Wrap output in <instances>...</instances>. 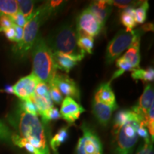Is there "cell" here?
<instances>
[{"label": "cell", "instance_id": "5bb4252c", "mask_svg": "<svg viewBox=\"0 0 154 154\" xmlns=\"http://www.w3.org/2000/svg\"><path fill=\"white\" fill-rule=\"evenodd\" d=\"M111 6L112 5H111L110 1L99 0V1L92 2L88 8L93 13L102 27H103L108 17L112 10Z\"/></svg>", "mask_w": 154, "mask_h": 154}, {"label": "cell", "instance_id": "d6986e66", "mask_svg": "<svg viewBox=\"0 0 154 154\" xmlns=\"http://www.w3.org/2000/svg\"><path fill=\"white\" fill-rule=\"evenodd\" d=\"M120 20L122 24L126 26V30L131 31L136 27L137 24L135 21V9L134 7L125 9L121 13Z\"/></svg>", "mask_w": 154, "mask_h": 154}, {"label": "cell", "instance_id": "1f68e13d", "mask_svg": "<svg viewBox=\"0 0 154 154\" xmlns=\"http://www.w3.org/2000/svg\"><path fill=\"white\" fill-rule=\"evenodd\" d=\"M11 135L12 134L8 126L3 121L0 120V140H5L7 142L10 141Z\"/></svg>", "mask_w": 154, "mask_h": 154}, {"label": "cell", "instance_id": "7a4b0ae2", "mask_svg": "<svg viewBox=\"0 0 154 154\" xmlns=\"http://www.w3.org/2000/svg\"><path fill=\"white\" fill-rule=\"evenodd\" d=\"M32 73L48 85H50L57 73L53 52L47 42L42 37L36 38L32 48Z\"/></svg>", "mask_w": 154, "mask_h": 154}, {"label": "cell", "instance_id": "484cf974", "mask_svg": "<svg viewBox=\"0 0 154 154\" xmlns=\"http://www.w3.org/2000/svg\"><path fill=\"white\" fill-rule=\"evenodd\" d=\"M149 8V2L148 1H145L143 2L138 8L135 9V21L136 24H143L146 22Z\"/></svg>", "mask_w": 154, "mask_h": 154}, {"label": "cell", "instance_id": "277c9868", "mask_svg": "<svg viewBox=\"0 0 154 154\" xmlns=\"http://www.w3.org/2000/svg\"><path fill=\"white\" fill-rule=\"evenodd\" d=\"M52 14L53 12L48 7L47 3L40 6L34 11L33 15L23 28L24 32L22 40L19 43L16 44L14 48L15 52L21 57H24L32 49L36 40L40 26Z\"/></svg>", "mask_w": 154, "mask_h": 154}, {"label": "cell", "instance_id": "9a60e30c", "mask_svg": "<svg viewBox=\"0 0 154 154\" xmlns=\"http://www.w3.org/2000/svg\"><path fill=\"white\" fill-rule=\"evenodd\" d=\"M53 56L57 69H60L66 73L70 72L84 57L66 54L60 52H54Z\"/></svg>", "mask_w": 154, "mask_h": 154}, {"label": "cell", "instance_id": "52a82bcc", "mask_svg": "<svg viewBox=\"0 0 154 154\" xmlns=\"http://www.w3.org/2000/svg\"><path fill=\"white\" fill-rule=\"evenodd\" d=\"M82 136L79 139L75 154H103V146L96 133L86 124H82Z\"/></svg>", "mask_w": 154, "mask_h": 154}, {"label": "cell", "instance_id": "2e32d148", "mask_svg": "<svg viewBox=\"0 0 154 154\" xmlns=\"http://www.w3.org/2000/svg\"><path fill=\"white\" fill-rule=\"evenodd\" d=\"M94 100L108 106H115L117 104L116 102L115 94L110 86V82L104 83L99 86L96 92Z\"/></svg>", "mask_w": 154, "mask_h": 154}, {"label": "cell", "instance_id": "74e56055", "mask_svg": "<svg viewBox=\"0 0 154 154\" xmlns=\"http://www.w3.org/2000/svg\"><path fill=\"white\" fill-rule=\"evenodd\" d=\"M4 33H5L6 37L8 38L9 40H10L11 42H14L15 39V30L14 28V26H11V27L7 29L4 31Z\"/></svg>", "mask_w": 154, "mask_h": 154}, {"label": "cell", "instance_id": "8d00e7d4", "mask_svg": "<svg viewBox=\"0 0 154 154\" xmlns=\"http://www.w3.org/2000/svg\"><path fill=\"white\" fill-rule=\"evenodd\" d=\"M14 28L15 30V39L14 42L16 43H19L22 40L23 38V32H24V29L22 27L17 26V25L14 24Z\"/></svg>", "mask_w": 154, "mask_h": 154}, {"label": "cell", "instance_id": "603a6c76", "mask_svg": "<svg viewBox=\"0 0 154 154\" xmlns=\"http://www.w3.org/2000/svg\"><path fill=\"white\" fill-rule=\"evenodd\" d=\"M132 113L133 111L131 110H121L116 114L113 122V133H115L120 127L129 120Z\"/></svg>", "mask_w": 154, "mask_h": 154}, {"label": "cell", "instance_id": "e575fe53", "mask_svg": "<svg viewBox=\"0 0 154 154\" xmlns=\"http://www.w3.org/2000/svg\"><path fill=\"white\" fill-rule=\"evenodd\" d=\"M10 17L13 24L14 25H17V26H20V27L24 28V26L26 24V22H27V20H26V18H25V17L23 16L22 13H20L19 11L18 13H17L16 14L13 15V16H11Z\"/></svg>", "mask_w": 154, "mask_h": 154}, {"label": "cell", "instance_id": "9c48e42d", "mask_svg": "<svg viewBox=\"0 0 154 154\" xmlns=\"http://www.w3.org/2000/svg\"><path fill=\"white\" fill-rule=\"evenodd\" d=\"M38 82V79L33 73L22 77L12 86L13 94L22 101L31 99L33 97Z\"/></svg>", "mask_w": 154, "mask_h": 154}, {"label": "cell", "instance_id": "d590c367", "mask_svg": "<svg viewBox=\"0 0 154 154\" xmlns=\"http://www.w3.org/2000/svg\"><path fill=\"white\" fill-rule=\"evenodd\" d=\"M137 133L138 136H140V137L144 138V140L150 138L149 134H148V130L145 126V124H144V121H141V123H140V126L137 130Z\"/></svg>", "mask_w": 154, "mask_h": 154}, {"label": "cell", "instance_id": "f1b7e54d", "mask_svg": "<svg viewBox=\"0 0 154 154\" xmlns=\"http://www.w3.org/2000/svg\"><path fill=\"white\" fill-rule=\"evenodd\" d=\"M61 118V116L60 112L58 110V109L53 107L52 109H50L48 112L46 113L42 117V120L44 124H47L49 121L57 120V119H59Z\"/></svg>", "mask_w": 154, "mask_h": 154}, {"label": "cell", "instance_id": "3957f363", "mask_svg": "<svg viewBox=\"0 0 154 154\" xmlns=\"http://www.w3.org/2000/svg\"><path fill=\"white\" fill-rule=\"evenodd\" d=\"M79 34L73 24H64L57 28L48 39L47 44L52 52L84 57L85 52L77 46Z\"/></svg>", "mask_w": 154, "mask_h": 154}, {"label": "cell", "instance_id": "ffe728a7", "mask_svg": "<svg viewBox=\"0 0 154 154\" xmlns=\"http://www.w3.org/2000/svg\"><path fill=\"white\" fill-rule=\"evenodd\" d=\"M19 12L17 2L15 0H0V14L11 17Z\"/></svg>", "mask_w": 154, "mask_h": 154}, {"label": "cell", "instance_id": "cb8c5ba5", "mask_svg": "<svg viewBox=\"0 0 154 154\" xmlns=\"http://www.w3.org/2000/svg\"><path fill=\"white\" fill-rule=\"evenodd\" d=\"M77 46L84 52L92 54L94 48V38L90 36H79L77 39Z\"/></svg>", "mask_w": 154, "mask_h": 154}, {"label": "cell", "instance_id": "8992f818", "mask_svg": "<svg viewBox=\"0 0 154 154\" xmlns=\"http://www.w3.org/2000/svg\"><path fill=\"white\" fill-rule=\"evenodd\" d=\"M141 29L121 30L109 42L106 51V62L111 63L123 51L130 48L136 41L140 40Z\"/></svg>", "mask_w": 154, "mask_h": 154}, {"label": "cell", "instance_id": "d6a6232c", "mask_svg": "<svg viewBox=\"0 0 154 154\" xmlns=\"http://www.w3.org/2000/svg\"><path fill=\"white\" fill-rule=\"evenodd\" d=\"M13 26H14V24L10 17L0 14V32H3L7 29L10 28Z\"/></svg>", "mask_w": 154, "mask_h": 154}, {"label": "cell", "instance_id": "4316f807", "mask_svg": "<svg viewBox=\"0 0 154 154\" xmlns=\"http://www.w3.org/2000/svg\"><path fill=\"white\" fill-rule=\"evenodd\" d=\"M32 98L31 99L26 100V101H21L20 103H19L18 107L20 109H22V111H25V112L30 113V114L32 115L38 116V111L37 107H36Z\"/></svg>", "mask_w": 154, "mask_h": 154}, {"label": "cell", "instance_id": "e0dca14e", "mask_svg": "<svg viewBox=\"0 0 154 154\" xmlns=\"http://www.w3.org/2000/svg\"><path fill=\"white\" fill-rule=\"evenodd\" d=\"M140 41H136L130 48H128L126 52L122 56L125 60L131 65L134 70L140 69Z\"/></svg>", "mask_w": 154, "mask_h": 154}, {"label": "cell", "instance_id": "7402d4cb", "mask_svg": "<svg viewBox=\"0 0 154 154\" xmlns=\"http://www.w3.org/2000/svg\"><path fill=\"white\" fill-rule=\"evenodd\" d=\"M17 2V5L19 7V11L22 13L26 19L29 21L34 14V1L29 0H19Z\"/></svg>", "mask_w": 154, "mask_h": 154}, {"label": "cell", "instance_id": "ac0fdd59", "mask_svg": "<svg viewBox=\"0 0 154 154\" xmlns=\"http://www.w3.org/2000/svg\"><path fill=\"white\" fill-rule=\"evenodd\" d=\"M69 138L68 127H62L49 140V145L55 153L61 144L66 142Z\"/></svg>", "mask_w": 154, "mask_h": 154}, {"label": "cell", "instance_id": "d4e9b609", "mask_svg": "<svg viewBox=\"0 0 154 154\" xmlns=\"http://www.w3.org/2000/svg\"><path fill=\"white\" fill-rule=\"evenodd\" d=\"M116 66L118 67V70L113 74L111 81L118 78L126 72H128V71H131L132 72V71H134V69H133L131 65L128 61L125 60L124 58H122V57L116 60Z\"/></svg>", "mask_w": 154, "mask_h": 154}, {"label": "cell", "instance_id": "83f0119b", "mask_svg": "<svg viewBox=\"0 0 154 154\" xmlns=\"http://www.w3.org/2000/svg\"><path fill=\"white\" fill-rule=\"evenodd\" d=\"M144 124L146 128L149 130V134L151 136V141H153L154 137V105L152 106L151 109L148 113L147 116H146L144 120Z\"/></svg>", "mask_w": 154, "mask_h": 154}, {"label": "cell", "instance_id": "4fadbf2b", "mask_svg": "<svg viewBox=\"0 0 154 154\" xmlns=\"http://www.w3.org/2000/svg\"><path fill=\"white\" fill-rule=\"evenodd\" d=\"M118 109V104L108 106L99 103L94 99L92 103V112L96 120L102 126H107L110 123L113 111Z\"/></svg>", "mask_w": 154, "mask_h": 154}, {"label": "cell", "instance_id": "4dcf8cb0", "mask_svg": "<svg viewBox=\"0 0 154 154\" xmlns=\"http://www.w3.org/2000/svg\"><path fill=\"white\" fill-rule=\"evenodd\" d=\"M141 2L128 1V0H116V1H110L111 5H114L119 9H126L129 7H134L135 6L140 5Z\"/></svg>", "mask_w": 154, "mask_h": 154}, {"label": "cell", "instance_id": "30bf717a", "mask_svg": "<svg viewBox=\"0 0 154 154\" xmlns=\"http://www.w3.org/2000/svg\"><path fill=\"white\" fill-rule=\"evenodd\" d=\"M52 83L57 86L61 94L66 96V97L80 100V91L76 83L68 75L57 73Z\"/></svg>", "mask_w": 154, "mask_h": 154}, {"label": "cell", "instance_id": "ba28073f", "mask_svg": "<svg viewBox=\"0 0 154 154\" xmlns=\"http://www.w3.org/2000/svg\"><path fill=\"white\" fill-rule=\"evenodd\" d=\"M76 24L79 36L87 35L94 38L101 32L103 28L88 8L84 9L79 15Z\"/></svg>", "mask_w": 154, "mask_h": 154}, {"label": "cell", "instance_id": "7c38bea8", "mask_svg": "<svg viewBox=\"0 0 154 154\" xmlns=\"http://www.w3.org/2000/svg\"><path fill=\"white\" fill-rule=\"evenodd\" d=\"M154 105V91L151 84L145 86L144 91L140 96L138 103L131 109V111L137 113L145 120L146 116L151 109Z\"/></svg>", "mask_w": 154, "mask_h": 154}, {"label": "cell", "instance_id": "836d02e7", "mask_svg": "<svg viewBox=\"0 0 154 154\" xmlns=\"http://www.w3.org/2000/svg\"><path fill=\"white\" fill-rule=\"evenodd\" d=\"M136 154H153V145L150 138L145 140L144 143L140 146Z\"/></svg>", "mask_w": 154, "mask_h": 154}, {"label": "cell", "instance_id": "8fae6325", "mask_svg": "<svg viewBox=\"0 0 154 154\" xmlns=\"http://www.w3.org/2000/svg\"><path fill=\"white\" fill-rule=\"evenodd\" d=\"M85 109L74 99L66 97L62 101L60 110L61 116L69 124H74Z\"/></svg>", "mask_w": 154, "mask_h": 154}, {"label": "cell", "instance_id": "5b68a950", "mask_svg": "<svg viewBox=\"0 0 154 154\" xmlns=\"http://www.w3.org/2000/svg\"><path fill=\"white\" fill-rule=\"evenodd\" d=\"M144 119L133 111L126 124L120 127L113 135L116 137V154H132L138 139L137 130Z\"/></svg>", "mask_w": 154, "mask_h": 154}, {"label": "cell", "instance_id": "f546056e", "mask_svg": "<svg viewBox=\"0 0 154 154\" xmlns=\"http://www.w3.org/2000/svg\"><path fill=\"white\" fill-rule=\"evenodd\" d=\"M50 88V95H51V98L52 101L57 103V104H60V103L63 101V96L61 93L58 89L57 86L54 84L51 83L49 85Z\"/></svg>", "mask_w": 154, "mask_h": 154}, {"label": "cell", "instance_id": "44dd1931", "mask_svg": "<svg viewBox=\"0 0 154 154\" xmlns=\"http://www.w3.org/2000/svg\"><path fill=\"white\" fill-rule=\"evenodd\" d=\"M131 77L135 80H142L143 82H153L154 79V70L153 67L147 69H135L132 71Z\"/></svg>", "mask_w": 154, "mask_h": 154}, {"label": "cell", "instance_id": "6da1fadb", "mask_svg": "<svg viewBox=\"0 0 154 154\" xmlns=\"http://www.w3.org/2000/svg\"><path fill=\"white\" fill-rule=\"evenodd\" d=\"M8 120L17 130V134L32 144L38 154H50L45 129L38 116L25 112L18 107Z\"/></svg>", "mask_w": 154, "mask_h": 154}, {"label": "cell", "instance_id": "f35d334b", "mask_svg": "<svg viewBox=\"0 0 154 154\" xmlns=\"http://www.w3.org/2000/svg\"><path fill=\"white\" fill-rule=\"evenodd\" d=\"M1 91H2V90H0V92H1Z\"/></svg>", "mask_w": 154, "mask_h": 154}]
</instances>
